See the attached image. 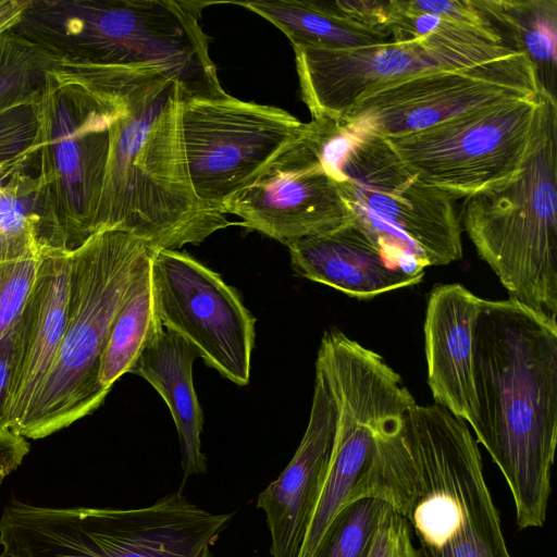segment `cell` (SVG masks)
Listing matches in <instances>:
<instances>
[{"mask_svg": "<svg viewBox=\"0 0 557 557\" xmlns=\"http://www.w3.org/2000/svg\"><path fill=\"white\" fill-rule=\"evenodd\" d=\"M367 557H421L408 522L387 505L379 519Z\"/></svg>", "mask_w": 557, "mask_h": 557, "instance_id": "f1b7e54d", "label": "cell"}, {"mask_svg": "<svg viewBox=\"0 0 557 557\" xmlns=\"http://www.w3.org/2000/svg\"><path fill=\"white\" fill-rule=\"evenodd\" d=\"M181 120L193 188L202 203L221 213L306 126L281 108L230 95L184 100Z\"/></svg>", "mask_w": 557, "mask_h": 557, "instance_id": "4fadbf2b", "label": "cell"}, {"mask_svg": "<svg viewBox=\"0 0 557 557\" xmlns=\"http://www.w3.org/2000/svg\"><path fill=\"white\" fill-rule=\"evenodd\" d=\"M474 1L506 42L515 51L529 57L547 90V78L554 81L556 70L557 1Z\"/></svg>", "mask_w": 557, "mask_h": 557, "instance_id": "603a6c76", "label": "cell"}, {"mask_svg": "<svg viewBox=\"0 0 557 557\" xmlns=\"http://www.w3.org/2000/svg\"><path fill=\"white\" fill-rule=\"evenodd\" d=\"M197 351L177 334L162 329L143 348L129 373L145 379L164 399L174 420L182 453L183 483L207 471L200 434L203 412L193 382Z\"/></svg>", "mask_w": 557, "mask_h": 557, "instance_id": "44dd1931", "label": "cell"}, {"mask_svg": "<svg viewBox=\"0 0 557 557\" xmlns=\"http://www.w3.org/2000/svg\"><path fill=\"white\" fill-rule=\"evenodd\" d=\"M333 180L352 219L385 247L425 267L462 258L456 199L424 182L383 136L360 132Z\"/></svg>", "mask_w": 557, "mask_h": 557, "instance_id": "9c48e42d", "label": "cell"}, {"mask_svg": "<svg viewBox=\"0 0 557 557\" xmlns=\"http://www.w3.org/2000/svg\"><path fill=\"white\" fill-rule=\"evenodd\" d=\"M301 98L311 117L338 119L358 99L416 74L471 66L515 50L493 27L446 18L411 41L354 49L293 47Z\"/></svg>", "mask_w": 557, "mask_h": 557, "instance_id": "30bf717a", "label": "cell"}, {"mask_svg": "<svg viewBox=\"0 0 557 557\" xmlns=\"http://www.w3.org/2000/svg\"><path fill=\"white\" fill-rule=\"evenodd\" d=\"M401 2L406 9L413 12L433 14L468 25L493 27L478 9L474 0H401Z\"/></svg>", "mask_w": 557, "mask_h": 557, "instance_id": "f546056e", "label": "cell"}, {"mask_svg": "<svg viewBox=\"0 0 557 557\" xmlns=\"http://www.w3.org/2000/svg\"><path fill=\"white\" fill-rule=\"evenodd\" d=\"M363 497L408 522L421 557H511L478 442L441 405L414 404L375 429L345 505Z\"/></svg>", "mask_w": 557, "mask_h": 557, "instance_id": "6da1fadb", "label": "cell"}, {"mask_svg": "<svg viewBox=\"0 0 557 557\" xmlns=\"http://www.w3.org/2000/svg\"><path fill=\"white\" fill-rule=\"evenodd\" d=\"M473 377L474 438L509 487L518 528H541L557 443V321L509 298H482Z\"/></svg>", "mask_w": 557, "mask_h": 557, "instance_id": "7a4b0ae2", "label": "cell"}, {"mask_svg": "<svg viewBox=\"0 0 557 557\" xmlns=\"http://www.w3.org/2000/svg\"><path fill=\"white\" fill-rule=\"evenodd\" d=\"M321 371L335 401L336 428L330 461L297 557H317L367 465L375 429L414 405L400 375L376 356L337 354L323 361Z\"/></svg>", "mask_w": 557, "mask_h": 557, "instance_id": "5bb4252c", "label": "cell"}, {"mask_svg": "<svg viewBox=\"0 0 557 557\" xmlns=\"http://www.w3.org/2000/svg\"><path fill=\"white\" fill-rule=\"evenodd\" d=\"M162 329L154 310L149 267L112 324L99 369L103 389L110 392L123 374L129 373L143 348Z\"/></svg>", "mask_w": 557, "mask_h": 557, "instance_id": "d4e9b609", "label": "cell"}, {"mask_svg": "<svg viewBox=\"0 0 557 557\" xmlns=\"http://www.w3.org/2000/svg\"><path fill=\"white\" fill-rule=\"evenodd\" d=\"M71 249H49L14 327L3 428L15 434L57 360L67 322Z\"/></svg>", "mask_w": 557, "mask_h": 557, "instance_id": "e0dca14e", "label": "cell"}, {"mask_svg": "<svg viewBox=\"0 0 557 557\" xmlns=\"http://www.w3.org/2000/svg\"><path fill=\"white\" fill-rule=\"evenodd\" d=\"M197 0H28L12 29L57 62L111 86L176 81L187 99L223 89Z\"/></svg>", "mask_w": 557, "mask_h": 557, "instance_id": "3957f363", "label": "cell"}, {"mask_svg": "<svg viewBox=\"0 0 557 557\" xmlns=\"http://www.w3.org/2000/svg\"><path fill=\"white\" fill-rule=\"evenodd\" d=\"M152 250L120 230H100L70 251L69 312L57 360L18 430L39 440L91 413L109 394L99 382L112 324L150 267Z\"/></svg>", "mask_w": 557, "mask_h": 557, "instance_id": "5b68a950", "label": "cell"}, {"mask_svg": "<svg viewBox=\"0 0 557 557\" xmlns=\"http://www.w3.org/2000/svg\"><path fill=\"white\" fill-rule=\"evenodd\" d=\"M481 302L461 284L436 285L428 297L423 327L433 399L471 428L476 419L473 330Z\"/></svg>", "mask_w": 557, "mask_h": 557, "instance_id": "ffe728a7", "label": "cell"}, {"mask_svg": "<svg viewBox=\"0 0 557 557\" xmlns=\"http://www.w3.org/2000/svg\"><path fill=\"white\" fill-rule=\"evenodd\" d=\"M55 65L52 57L12 28L0 33V113L34 104Z\"/></svg>", "mask_w": 557, "mask_h": 557, "instance_id": "484cf974", "label": "cell"}, {"mask_svg": "<svg viewBox=\"0 0 557 557\" xmlns=\"http://www.w3.org/2000/svg\"><path fill=\"white\" fill-rule=\"evenodd\" d=\"M294 272L358 299L419 284L425 264L382 245L354 219L287 246Z\"/></svg>", "mask_w": 557, "mask_h": 557, "instance_id": "ac0fdd59", "label": "cell"}, {"mask_svg": "<svg viewBox=\"0 0 557 557\" xmlns=\"http://www.w3.org/2000/svg\"><path fill=\"white\" fill-rule=\"evenodd\" d=\"M38 201L51 248L73 249L92 234L111 127L122 99L57 63L33 104Z\"/></svg>", "mask_w": 557, "mask_h": 557, "instance_id": "8992f818", "label": "cell"}, {"mask_svg": "<svg viewBox=\"0 0 557 557\" xmlns=\"http://www.w3.org/2000/svg\"><path fill=\"white\" fill-rule=\"evenodd\" d=\"M14 327L0 339V430H5L3 428V410L10 377V361L14 338Z\"/></svg>", "mask_w": 557, "mask_h": 557, "instance_id": "4dcf8cb0", "label": "cell"}, {"mask_svg": "<svg viewBox=\"0 0 557 557\" xmlns=\"http://www.w3.org/2000/svg\"><path fill=\"white\" fill-rule=\"evenodd\" d=\"M553 103L554 95L544 94L383 137L424 182L457 200L519 173L542 135Z\"/></svg>", "mask_w": 557, "mask_h": 557, "instance_id": "8fae6325", "label": "cell"}, {"mask_svg": "<svg viewBox=\"0 0 557 557\" xmlns=\"http://www.w3.org/2000/svg\"><path fill=\"white\" fill-rule=\"evenodd\" d=\"M151 288L161 325L185 339L223 377L250 379L256 318L214 271L175 249L154 250Z\"/></svg>", "mask_w": 557, "mask_h": 557, "instance_id": "9a60e30c", "label": "cell"}, {"mask_svg": "<svg viewBox=\"0 0 557 557\" xmlns=\"http://www.w3.org/2000/svg\"><path fill=\"white\" fill-rule=\"evenodd\" d=\"M2 481H3V479H2V478H0V485H1Z\"/></svg>", "mask_w": 557, "mask_h": 557, "instance_id": "d6a6232c", "label": "cell"}, {"mask_svg": "<svg viewBox=\"0 0 557 557\" xmlns=\"http://www.w3.org/2000/svg\"><path fill=\"white\" fill-rule=\"evenodd\" d=\"M463 199V230L509 299L557 321L556 103L519 173Z\"/></svg>", "mask_w": 557, "mask_h": 557, "instance_id": "ba28073f", "label": "cell"}, {"mask_svg": "<svg viewBox=\"0 0 557 557\" xmlns=\"http://www.w3.org/2000/svg\"><path fill=\"white\" fill-rule=\"evenodd\" d=\"M49 249L55 248L46 238L36 176L26 169L5 176L0 169V262L41 255Z\"/></svg>", "mask_w": 557, "mask_h": 557, "instance_id": "cb8c5ba5", "label": "cell"}, {"mask_svg": "<svg viewBox=\"0 0 557 557\" xmlns=\"http://www.w3.org/2000/svg\"><path fill=\"white\" fill-rule=\"evenodd\" d=\"M544 94L549 92L529 57L513 51L471 66L433 70L385 84L338 119L361 132L393 136Z\"/></svg>", "mask_w": 557, "mask_h": 557, "instance_id": "7c38bea8", "label": "cell"}, {"mask_svg": "<svg viewBox=\"0 0 557 557\" xmlns=\"http://www.w3.org/2000/svg\"><path fill=\"white\" fill-rule=\"evenodd\" d=\"M44 253L0 262V339L17 323Z\"/></svg>", "mask_w": 557, "mask_h": 557, "instance_id": "83f0119b", "label": "cell"}, {"mask_svg": "<svg viewBox=\"0 0 557 557\" xmlns=\"http://www.w3.org/2000/svg\"><path fill=\"white\" fill-rule=\"evenodd\" d=\"M234 512L214 513L170 493L140 508H51L11 499L0 557H215Z\"/></svg>", "mask_w": 557, "mask_h": 557, "instance_id": "52a82bcc", "label": "cell"}, {"mask_svg": "<svg viewBox=\"0 0 557 557\" xmlns=\"http://www.w3.org/2000/svg\"><path fill=\"white\" fill-rule=\"evenodd\" d=\"M28 0H0V33L12 28L20 20Z\"/></svg>", "mask_w": 557, "mask_h": 557, "instance_id": "1f68e13d", "label": "cell"}, {"mask_svg": "<svg viewBox=\"0 0 557 557\" xmlns=\"http://www.w3.org/2000/svg\"><path fill=\"white\" fill-rule=\"evenodd\" d=\"M385 506L373 497L346 504L331 524L317 557H367Z\"/></svg>", "mask_w": 557, "mask_h": 557, "instance_id": "4316f807", "label": "cell"}, {"mask_svg": "<svg viewBox=\"0 0 557 557\" xmlns=\"http://www.w3.org/2000/svg\"><path fill=\"white\" fill-rule=\"evenodd\" d=\"M223 213L239 216V225L286 246L352 219L305 132L250 185L234 195L223 206Z\"/></svg>", "mask_w": 557, "mask_h": 557, "instance_id": "2e32d148", "label": "cell"}, {"mask_svg": "<svg viewBox=\"0 0 557 557\" xmlns=\"http://www.w3.org/2000/svg\"><path fill=\"white\" fill-rule=\"evenodd\" d=\"M277 27L292 47L354 49L386 44L389 32L347 15L336 1L271 0L232 2Z\"/></svg>", "mask_w": 557, "mask_h": 557, "instance_id": "7402d4cb", "label": "cell"}, {"mask_svg": "<svg viewBox=\"0 0 557 557\" xmlns=\"http://www.w3.org/2000/svg\"><path fill=\"white\" fill-rule=\"evenodd\" d=\"M336 406L329 384L315 367L307 429L292 460L260 493L257 507L265 516L272 557H297L332 454Z\"/></svg>", "mask_w": 557, "mask_h": 557, "instance_id": "d6986e66", "label": "cell"}, {"mask_svg": "<svg viewBox=\"0 0 557 557\" xmlns=\"http://www.w3.org/2000/svg\"><path fill=\"white\" fill-rule=\"evenodd\" d=\"M99 87L117 95L123 109L111 127L92 233L120 230L152 250H178L232 225L193 188L181 120L187 98L181 85L159 78L132 87Z\"/></svg>", "mask_w": 557, "mask_h": 557, "instance_id": "277c9868", "label": "cell"}]
</instances>
